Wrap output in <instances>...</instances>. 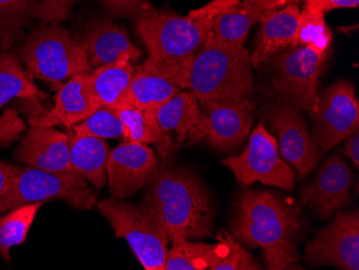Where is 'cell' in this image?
Returning <instances> with one entry per match:
<instances>
[{
    "instance_id": "14",
    "label": "cell",
    "mask_w": 359,
    "mask_h": 270,
    "mask_svg": "<svg viewBox=\"0 0 359 270\" xmlns=\"http://www.w3.org/2000/svg\"><path fill=\"white\" fill-rule=\"evenodd\" d=\"M312 266L330 265L344 270L359 269V211L338 212L332 223L306 245Z\"/></svg>"
},
{
    "instance_id": "26",
    "label": "cell",
    "mask_w": 359,
    "mask_h": 270,
    "mask_svg": "<svg viewBox=\"0 0 359 270\" xmlns=\"http://www.w3.org/2000/svg\"><path fill=\"white\" fill-rule=\"evenodd\" d=\"M43 203L44 201H40L21 205L4 217L0 215V257L6 262L11 261L10 249L25 241L28 231Z\"/></svg>"
},
{
    "instance_id": "28",
    "label": "cell",
    "mask_w": 359,
    "mask_h": 270,
    "mask_svg": "<svg viewBox=\"0 0 359 270\" xmlns=\"http://www.w3.org/2000/svg\"><path fill=\"white\" fill-rule=\"evenodd\" d=\"M38 0H0V50L7 51L23 35Z\"/></svg>"
},
{
    "instance_id": "33",
    "label": "cell",
    "mask_w": 359,
    "mask_h": 270,
    "mask_svg": "<svg viewBox=\"0 0 359 270\" xmlns=\"http://www.w3.org/2000/svg\"><path fill=\"white\" fill-rule=\"evenodd\" d=\"M79 0H40L32 11V19L43 23H58L69 17Z\"/></svg>"
},
{
    "instance_id": "38",
    "label": "cell",
    "mask_w": 359,
    "mask_h": 270,
    "mask_svg": "<svg viewBox=\"0 0 359 270\" xmlns=\"http://www.w3.org/2000/svg\"><path fill=\"white\" fill-rule=\"evenodd\" d=\"M304 0H258L260 10L263 14L270 11L282 9L290 5H299Z\"/></svg>"
},
{
    "instance_id": "29",
    "label": "cell",
    "mask_w": 359,
    "mask_h": 270,
    "mask_svg": "<svg viewBox=\"0 0 359 270\" xmlns=\"http://www.w3.org/2000/svg\"><path fill=\"white\" fill-rule=\"evenodd\" d=\"M172 248L168 251L165 270L209 269L212 245L191 243L187 238L175 236Z\"/></svg>"
},
{
    "instance_id": "9",
    "label": "cell",
    "mask_w": 359,
    "mask_h": 270,
    "mask_svg": "<svg viewBox=\"0 0 359 270\" xmlns=\"http://www.w3.org/2000/svg\"><path fill=\"white\" fill-rule=\"evenodd\" d=\"M223 164L244 187L257 181L285 191H292L295 187V173L282 160L278 141L263 123L252 132L245 150L238 156L227 157Z\"/></svg>"
},
{
    "instance_id": "21",
    "label": "cell",
    "mask_w": 359,
    "mask_h": 270,
    "mask_svg": "<svg viewBox=\"0 0 359 270\" xmlns=\"http://www.w3.org/2000/svg\"><path fill=\"white\" fill-rule=\"evenodd\" d=\"M70 163L74 173L90 181L97 189L107 184V161L109 146L104 139L79 136L74 130L67 133Z\"/></svg>"
},
{
    "instance_id": "7",
    "label": "cell",
    "mask_w": 359,
    "mask_h": 270,
    "mask_svg": "<svg viewBox=\"0 0 359 270\" xmlns=\"http://www.w3.org/2000/svg\"><path fill=\"white\" fill-rule=\"evenodd\" d=\"M60 198L78 209H92L97 197L78 173H58L12 165V175L0 196V213L21 205Z\"/></svg>"
},
{
    "instance_id": "12",
    "label": "cell",
    "mask_w": 359,
    "mask_h": 270,
    "mask_svg": "<svg viewBox=\"0 0 359 270\" xmlns=\"http://www.w3.org/2000/svg\"><path fill=\"white\" fill-rule=\"evenodd\" d=\"M264 121L279 139L282 156L297 169L298 180L308 176L324 152L309 132L302 110L282 102L269 109Z\"/></svg>"
},
{
    "instance_id": "13",
    "label": "cell",
    "mask_w": 359,
    "mask_h": 270,
    "mask_svg": "<svg viewBox=\"0 0 359 270\" xmlns=\"http://www.w3.org/2000/svg\"><path fill=\"white\" fill-rule=\"evenodd\" d=\"M199 104L205 136L213 148L231 151L248 138L255 110L250 98L225 96Z\"/></svg>"
},
{
    "instance_id": "24",
    "label": "cell",
    "mask_w": 359,
    "mask_h": 270,
    "mask_svg": "<svg viewBox=\"0 0 359 270\" xmlns=\"http://www.w3.org/2000/svg\"><path fill=\"white\" fill-rule=\"evenodd\" d=\"M134 72L132 60L124 56L116 62L95 68L88 74L93 93L100 107L118 108L126 94Z\"/></svg>"
},
{
    "instance_id": "32",
    "label": "cell",
    "mask_w": 359,
    "mask_h": 270,
    "mask_svg": "<svg viewBox=\"0 0 359 270\" xmlns=\"http://www.w3.org/2000/svg\"><path fill=\"white\" fill-rule=\"evenodd\" d=\"M79 136L96 137L100 139L124 138V125L114 109L100 107L83 122L72 127Z\"/></svg>"
},
{
    "instance_id": "27",
    "label": "cell",
    "mask_w": 359,
    "mask_h": 270,
    "mask_svg": "<svg viewBox=\"0 0 359 270\" xmlns=\"http://www.w3.org/2000/svg\"><path fill=\"white\" fill-rule=\"evenodd\" d=\"M217 243L212 245L210 254V270L262 269L254 262L251 254L231 234L221 231L217 234Z\"/></svg>"
},
{
    "instance_id": "31",
    "label": "cell",
    "mask_w": 359,
    "mask_h": 270,
    "mask_svg": "<svg viewBox=\"0 0 359 270\" xmlns=\"http://www.w3.org/2000/svg\"><path fill=\"white\" fill-rule=\"evenodd\" d=\"M332 34L325 22V15L304 7L300 10L297 42L302 46H308L320 55L330 51Z\"/></svg>"
},
{
    "instance_id": "17",
    "label": "cell",
    "mask_w": 359,
    "mask_h": 270,
    "mask_svg": "<svg viewBox=\"0 0 359 270\" xmlns=\"http://www.w3.org/2000/svg\"><path fill=\"white\" fill-rule=\"evenodd\" d=\"M14 157L26 166L41 170L74 173L70 163L67 134L54 127H30L14 151Z\"/></svg>"
},
{
    "instance_id": "19",
    "label": "cell",
    "mask_w": 359,
    "mask_h": 270,
    "mask_svg": "<svg viewBox=\"0 0 359 270\" xmlns=\"http://www.w3.org/2000/svg\"><path fill=\"white\" fill-rule=\"evenodd\" d=\"M76 39L86 48L92 68L124 56L135 62L143 55L142 50L133 43L126 30L111 18H97L88 22Z\"/></svg>"
},
{
    "instance_id": "1",
    "label": "cell",
    "mask_w": 359,
    "mask_h": 270,
    "mask_svg": "<svg viewBox=\"0 0 359 270\" xmlns=\"http://www.w3.org/2000/svg\"><path fill=\"white\" fill-rule=\"evenodd\" d=\"M240 0H212L203 7L180 15L171 10L143 4L137 13L136 28L148 50L141 65L175 83L191 58L201 51L215 18Z\"/></svg>"
},
{
    "instance_id": "10",
    "label": "cell",
    "mask_w": 359,
    "mask_h": 270,
    "mask_svg": "<svg viewBox=\"0 0 359 270\" xmlns=\"http://www.w3.org/2000/svg\"><path fill=\"white\" fill-rule=\"evenodd\" d=\"M313 136L323 152L340 144L359 128V104L351 82L340 80L320 93L318 106L310 112Z\"/></svg>"
},
{
    "instance_id": "37",
    "label": "cell",
    "mask_w": 359,
    "mask_h": 270,
    "mask_svg": "<svg viewBox=\"0 0 359 270\" xmlns=\"http://www.w3.org/2000/svg\"><path fill=\"white\" fill-rule=\"evenodd\" d=\"M346 146H344V154L352 161L355 168L359 167V132L353 133L350 137H348Z\"/></svg>"
},
{
    "instance_id": "18",
    "label": "cell",
    "mask_w": 359,
    "mask_h": 270,
    "mask_svg": "<svg viewBox=\"0 0 359 270\" xmlns=\"http://www.w3.org/2000/svg\"><path fill=\"white\" fill-rule=\"evenodd\" d=\"M100 108L90 86V76L79 74L58 88L55 104L51 110L43 111L39 116H29L28 122L32 126L64 125L70 130L90 118Z\"/></svg>"
},
{
    "instance_id": "34",
    "label": "cell",
    "mask_w": 359,
    "mask_h": 270,
    "mask_svg": "<svg viewBox=\"0 0 359 270\" xmlns=\"http://www.w3.org/2000/svg\"><path fill=\"white\" fill-rule=\"evenodd\" d=\"M26 130V124L16 111L8 109L0 116V147L10 146Z\"/></svg>"
},
{
    "instance_id": "2",
    "label": "cell",
    "mask_w": 359,
    "mask_h": 270,
    "mask_svg": "<svg viewBox=\"0 0 359 270\" xmlns=\"http://www.w3.org/2000/svg\"><path fill=\"white\" fill-rule=\"evenodd\" d=\"M231 227L238 241L263 250L269 269H285L299 259L296 247L302 227L299 213L273 193L242 192Z\"/></svg>"
},
{
    "instance_id": "16",
    "label": "cell",
    "mask_w": 359,
    "mask_h": 270,
    "mask_svg": "<svg viewBox=\"0 0 359 270\" xmlns=\"http://www.w3.org/2000/svg\"><path fill=\"white\" fill-rule=\"evenodd\" d=\"M353 173L339 155H330L320 166L311 184L300 193L304 205L318 217L328 219L350 201Z\"/></svg>"
},
{
    "instance_id": "4",
    "label": "cell",
    "mask_w": 359,
    "mask_h": 270,
    "mask_svg": "<svg viewBox=\"0 0 359 270\" xmlns=\"http://www.w3.org/2000/svg\"><path fill=\"white\" fill-rule=\"evenodd\" d=\"M175 84L191 92L199 102L225 96L250 98L253 76L249 52L244 46L219 41L211 30Z\"/></svg>"
},
{
    "instance_id": "22",
    "label": "cell",
    "mask_w": 359,
    "mask_h": 270,
    "mask_svg": "<svg viewBox=\"0 0 359 270\" xmlns=\"http://www.w3.org/2000/svg\"><path fill=\"white\" fill-rule=\"evenodd\" d=\"M181 88L142 65L135 67L134 76L118 108L133 107L156 114L157 109ZM116 110V109H114Z\"/></svg>"
},
{
    "instance_id": "39",
    "label": "cell",
    "mask_w": 359,
    "mask_h": 270,
    "mask_svg": "<svg viewBox=\"0 0 359 270\" xmlns=\"http://www.w3.org/2000/svg\"><path fill=\"white\" fill-rule=\"evenodd\" d=\"M12 175V165L6 164L0 160V196L5 192Z\"/></svg>"
},
{
    "instance_id": "15",
    "label": "cell",
    "mask_w": 359,
    "mask_h": 270,
    "mask_svg": "<svg viewBox=\"0 0 359 270\" xmlns=\"http://www.w3.org/2000/svg\"><path fill=\"white\" fill-rule=\"evenodd\" d=\"M158 167L154 151L139 142L124 141L109 153L107 177L113 197L125 199L150 182Z\"/></svg>"
},
{
    "instance_id": "36",
    "label": "cell",
    "mask_w": 359,
    "mask_h": 270,
    "mask_svg": "<svg viewBox=\"0 0 359 270\" xmlns=\"http://www.w3.org/2000/svg\"><path fill=\"white\" fill-rule=\"evenodd\" d=\"M304 7L326 14L336 9L358 8L359 0H304Z\"/></svg>"
},
{
    "instance_id": "35",
    "label": "cell",
    "mask_w": 359,
    "mask_h": 270,
    "mask_svg": "<svg viewBox=\"0 0 359 270\" xmlns=\"http://www.w3.org/2000/svg\"><path fill=\"white\" fill-rule=\"evenodd\" d=\"M111 18H132L135 19L139 9L149 0H102Z\"/></svg>"
},
{
    "instance_id": "3",
    "label": "cell",
    "mask_w": 359,
    "mask_h": 270,
    "mask_svg": "<svg viewBox=\"0 0 359 270\" xmlns=\"http://www.w3.org/2000/svg\"><path fill=\"white\" fill-rule=\"evenodd\" d=\"M144 203L158 215L171 241L210 237L215 205L205 185L187 169L163 164L147 185Z\"/></svg>"
},
{
    "instance_id": "11",
    "label": "cell",
    "mask_w": 359,
    "mask_h": 270,
    "mask_svg": "<svg viewBox=\"0 0 359 270\" xmlns=\"http://www.w3.org/2000/svg\"><path fill=\"white\" fill-rule=\"evenodd\" d=\"M159 128L157 152L163 161L172 156L183 144L205 139L198 100L189 90H179L156 111Z\"/></svg>"
},
{
    "instance_id": "25",
    "label": "cell",
    "mask_w": 359,
    "mask_h": 270,
    "mask_svg": "<svg viewBox=\"0 0 359 270\" xmlns=\"http://www.w3.org/2000/svg\"><path fill=\"white\" fill-rule=\"evenodd\" d=\"M263 15L258 0H240L215 18L212 32L219 41L243 46L252 26L259 22Z\"/></svg>"
},
{
    "instance_id": "8",
    "label": "cell",
    "mask_w": 359,
    "mask_h": 270,
    "mask_svg": "<svg viewBox=\"0 0 359 270\" xmlns=\"http://www.w3.org/2000/svg\"><path fill=\"white\" fill-rule=\"evenodd\" d=\"M274 58L273 93L283 104L313 112L318 106V82L327 56L308 46H297L276 53Z\"/></svg>"
},
{
    "instance_id": "6",
    "label": "cell",
    "mask_w": 359,
    "mask_h": 270,
    "mask_svg": "<svg viewBox=\"0 0 359 270\" xmlns=\"http://www.w3.org/2000/svg\"><path fill=\"white\" fill-rule=\"evenodd\" d=\"M97 208L116 237L126 239L144 269L165 270L170 241L158 215L148 203L134 205L112 196L97 203Z\"/></svg>"
},
{
    "instance_id": "23",
    "label": "cell",
    "mask_w": 359,
    "mask_h": 270,
    "mask_svg": "<svg viewBox=\"0 0 359 270\" xmlns=\"http://www.w3.org/2000/svg\"><path fill=\"white\" fill-rule=\"evenodd\" d=\"M14 98L25 100L30 104L29 116H39L44 111L40 100L46 98V95L38 88L19 60L7 51L0 52V108Z\"/></svg>"
},
{
    "instance_id": "20",
    "label": "cell",
    "mask_w": 359,
    "mask_h": 270,
    "mask_svg": "<svg viewBox=\"0 0 359 270\" xmlns=\"http://www.w3.org/2000/svg\"><path fill=\"white\" fill-rule=\"evenodd\" d=\"M300 9L290 5L282 9L264 14L260 23L259 40L251 58L252 65L258 67L264 62L286 49L297 48V33Z\"/></svg>"
},
{
    "instance_id": "5",
    "label": "cell",
    "mask_w": 359,
    "mask_h": 270,
    "mask_svg": "<svg viewBox=\"0 0 359 270\" xmlns=\"http://www.w3.org/2000/svg\"><path fill=\"white\" fill-rule=\"evenodd\" d=\"M26 72L57 90L65 80L90 74L88 52L57 23H42L26 39L22 49Z\"/></svg>"
},
{
    "instance_id": "30",
    "label": "cell",
    "mask_w": 359,
    "mask_h": 270,
    "mask_svg": "<svg viewBox=\"0 0 359 270\" xmlns=\"http://www.w3.org/2000/svg\"><path fill=\"white\" fill-rule=\"evenodd\" d=\"M118 118L124 125V138L128 142L156 144L159 139V128L156 114L133 107L116 109Z\"/></svg>"
}]
</instances>
